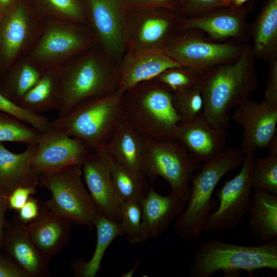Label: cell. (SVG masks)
<instances>
[{
    "instance_id": "obj_21",
    "label": "cell",
    "mask_w": 277,
    "mask_h": 277,
    "mask_svg": "<svg viewBox=\"0 0 277 277\" xmlns=\"http://www.w3.org/2000/svg\"><path fill=\"white\" fill-rule=\"evenodd\" d=\"M25 224L18 217L7 221L4 229L3 250L27 274L43 277L48 274L49 260L38 251L30 237Z\"/></svg>"
},
{
    "instance_id": "obj_19",
    "label": "cell",
    "mask_w": 277,
    "mask_h": 277,
    "mask_svg": "<svg viewBox=\"0 0 277 277\" xmlns=\"http://www.w3.org/2000/svg\"><path fill=\"white\" fill-rule=\"evenodd\" d=\"M226 130L217 128L200 114L188 122H180L174 132V140L181 143L197 163L206 162L226 149Z\"/></svg>"
},
{
    "instance_id": "obj_36",
    "label": "cell",
    "mask_w": 277,
    "mask_h": 277,
    "mask_svg": "<svg viewBox=\"0 0 277 277\" xmlns=\"http://www.w3.org/2000/svg\"><path fill=\"white\" fill-rule=\"evenodd\" d=\"M202 78L199 71L180 66L166 69L154 79L174 92L199 86Z\"/></svg>"
},
{
    "instance_id": "obj_4",
    "label": "cell",
    "mask_w": 277,
    "mask_h": 277,
    "mask_svg": "<svg viewBox=\"0 0 277 277\" xmlns=\"http://www.w3.org/2000/svg\"><path fill=\"white\" fill-rule=\"evenodd\" d=\"M263 268L277 270V239L270 243L247 246L212 239L201 242L192 256L189 275L211 277L218 271L225 276H238L241 271L251 276Z\"/></svg>"
},
{
    "instance_id": "obj_8",
    "label": "cell",
    "mask_w": 277,
    "mask_h": 277,
    "mask_svg": "<svg viewBox=\"0 0 277 277\" xmlns=\"http://www.w3.org/2000/svg\"><path fill=\"white\" fill-rule=\"evenodd\" d=\"M201 167L179 142L157 141L145 136L144 176L148 180L162 177L170 185L171 192L186 202L190 194L189 184L194 172Z\"/></svg>"
},
{
    "instance_id": "obj_37",
    "label": "cell",
    "mask_w": 277,
    "mask_h": 277,
    "mask_svg": "<svg viewBox=\"0 0 277 277\" xmlns=\"http://www.w3.org/2000/svg\"><path fill=\"white\" fill-rule=\"evenodd\" d=\"M172 102L181 122L190 121L196 117L204 106L199 86L173 92Z\"/></svg>"
},
{
    "instance_id": "obj_7",
    "label": "cell",
    "mask_w": 277,
    "mask_h": 277,
    "mask_svg": "<svg viewBox=\"0 0 277 277\" xmlns=\"http://www.w3.org/2000/svg\"><path fill=\"white\" fill-rule=\"evenodd\" d=\"M96 44L89 25L44 19L36 39L25 56L44 70L61 66Z\"/></svg>"
},
{
    "instance_id": "obj_9",
    "label": "cell",
    "mask_w": 277,
    "mask_h": 277,
    "mask_svg": "<svg viewBox=\"0 0 277 277\" xmlns=\"http://www.w3.org/2000/svg\"><path fill=\"white\" fill-rule=\"evenodd\" d=\"M82 175L81 166H72L60 172L41 175L39 184L50 192L51 197L44 203L49 209L73 224L91 230L98 211L84 186Z\"/></svg>"
},
{
    "instance_id": "obj_20",
    "label": "cell",
    "mask_w": 277,
    "mask_h": 277,
    "mask_svg": "<svg viewBox=\"0 0 277 277\" xmlns=\"http://www.w3.org/2000/svg\"><path fill=\"white\" fill-rule=\"evenodd\" d=\"M118 67V89L125 92L136 85L154 79L166 69L181 66L163 49L126 51Z\"/></svg>"
},
{
    "instance_id": "obj_27",
    "label": "cell",
    "mask_w": 277,
    "mask_h": 277,
    "mask_svg": "<svg viewBox=\"0 0 277 277\" xmlns=\"http://www.w3.org/2000/svg\"><path fill=\"white\" fill-rule=\"evenodd\" d=\"M61 66L43 70L38 81L17 105L38 114L50 110H57L61 98Z\"/></svg>"
},
{
    "instance_id": "obj_46",
    "label": "cell",
    "mask_w": 277,
    "mask_h": 277,
    "mask_svg": "<svg viewBox=\"0 0 277 277\" xmlns=\"http://www.w3.org/2000/svg\"><path fill=\"white\" fill-rule=\"evenodd\" d=\"M16 2V0H0V14L8 11Z\"/></svg>"
},
{
    "instance_id": "obj_38",
    "label": "cell",
    "mask_w": 277,
    "mask_h": 277,
    "mask_svg": "<svg viewBox=\"0 0 277 277\" xmlns=\"http://www.w3.org/2000/svg\"><path fill=\"white\" fill-rule=\"evenodd\" d=\"M0 110L8 113L40 132L51 126V121L42 114L31 112L11 102L0 93Z\"/></svg>"
},
{
    "instance_id": "obj_16",
    "label": "cell",
    "mask_w": 277,
    "mask_h": 277,
    "mask_svg": "<svg viewBox=\"0 0 277 277\" xmlns=\"http://www.w3.org/2000/svg\"><path fill=\"white\" fill-rule=\"evenodd\" d=\"M110 159L104 148L92 152L82 166V172L98 213L120 223L122 202L113 183Z\"/></svg>"
},
{
    "instance_id": "obj_45",
    "label": "cell",
    "mask_w": 277,
    "mask_h": 277,
    "mask_svg": "<svg viewBox=\"0 0 277 277\" xmlns=\"http://www.w3.org/2000/svg\"><path fill=\"white\" fill-rule=\"evenodd\" d=\"M7 196L0 188V251L3 250V235L6 224V213L8 209Z\"/></svg>"
},
{
    "instance_id": "obj_24",
    "label": "cell",
    "mask_w": 277,
    "mask_h": 277,
    "mask_svg": "<svg viewBox=\"0 0 277 277\" xmlns=\"http://www.w3.org/2000/svg\"><path fill=\"white\" fill-rule=\"evenodd\" d=\"M144 147L145 136L127 119L117 127L103 148L117 163L144 177Z\"/></svg>"
},
{
    "instance_id": "obj_44",
    "label": "cell",
    "mask_w": 277,
    "mask_h": 277,
    "mask_svg": "<svg viewBox=\"0 0 277 277\" xmlns=\"http://www.w3.org/2000/svg\"><path fill=\"white\" fill-rule=\"evenodd\" d=\"M40 203L36 199L31 196L25 205L17 211V217L25 224L33 221L38 216L40 210Z\"/></svg>"
},
{
    "instance_id": "obj_15",
    "label": "cell",
    "mask_w": 277,
    "mask_h": 277,
    "mask_svg": "<svg viewBox=\"0 0 277 277\" xmlns=\"http://www.w3.org/2000/svg\"><path fill=\"white\" fill-rule=\"evenodd\" d=\"M231 118L244 129L241 149L245 154L268 148L276 136L277 107L248 99L234 108Z\"/></svg>"
},
{
    "instance_id": "obj_3",
    "label": "cell",
    "mask_w": 277,
    "mask_h": 277,
    "mask_svg": "<svg viewBox=\"0 0 277 277\" xmlns=\"http://www.w3.org/2000/svg\"><path fill=\"white\" fill-rule=\"evenodd\" d=\"M245 155L241 148H231L201 165L191 180L186 206L175 220L174 229L178 236L186 241L200 240L208 216L217 206L212 198L216 185L226 174L243 164Z\"/></svg>"
},
{
    "instance_id": "obj_13",
    "label": "cell",
    "mask_w": 277,
    "mask_h": 277,
    "mask_svg": "<svg viewBox=\"0 0 277 277\" xmlns=\"http://www.w3.org/2000/svg\"><path fill=\"white\" fill-rule=\"evenodd\" d=\"M88 25L97 45L113 62L127 50L128 6L124 0H87Z\"/></svg>"
},
{
    "instance_id": "obj_11",
    "label": "cell",
    "mask_w": 277,
    "mask_h": 277,
    "mask_svg": "<svg viewBox=\"0 0 277 277\" xmlns=\"http://www.w3.org/2000/svg\"><path fill=\"white\" fill-rule=\"evenodd\" d=\"M255 157L254 153L246 154L239 173L216 191L219 204L208 216L203 232L223 233L243 222L253 189L251 175Z\"/></svg>"
},
{
    "instance_id": "obj_17",
    "label": "cell",
    "mask_w": 277,
    "mask_h": 277,
    "mask_svg": "<svg viewBox=\"0 0 277 277\" xmlns=\"http://www.w3.org/2000/svg\"><path fill=\"white\" fill-rule=\"evenodd\" d=\"M238 8L228 11L214 10L195 17H180L175 32L197 30L207 35V38L214 42L234 39L247 44L250 40V24L246 21V13Z\"/></svg>"
},
{
    "instance_id": "obj_33",
    "label": "cell",
    "mask_w": 277,
    "mask_h": 277,
    "mask_svg": "<svg viewBox=\"0 0 277 277\" xmlns=\"http://www.w3.org/2000/svg\"><path fill=\"white\" fill-rule=\"evenodd\" d=\"M41 132L13 115L0 110V143L7 142L27 146L35 145Z\"/></svg>"
},
{
    "instance_id": "obj_1",
    "label": "cell",
    "mask_w": 277,
    "mask_h": 277,
    "mask_svg": "<svg viewBox=\"0 0 277 277\" xmlns=\"http://www.w3.org/2000/svg\"><path fill=\"white\" fill-rule=\"evenodd\" d=\"M255 58L251 45L245 44L235 61L202 73L199 87L204 106L200 115L213 126L226 130L230 124L229 111L247 101L256 89Z\"/></svg>"
},
{
    "instance_id": "obj_26",
    "label": "cell",
    "mask_w": 277,
    "mask_h": 277,
    "mask_svg": "<svg viewBox=\"0 0 277 277\" xmlns=\"http://www.w3.org/2000/svg\"><path fill=\"white\" fill-rule=\"evenodd\" d=\"M247 213L250 230L257 245L277 239V195L253 189Z\"/></svg>"
},
{
    "instance_id": "obj_18",
    "label": "cell",
    "mask_w": 277,
    "mask_h": 277,
    "mask_svg": "<svg viewBox=\"0 0 277 277\" xmlns=\"http://www.w3.org/2000/svg\"><path fill=\"white\" fill-rule=\"evenodd\" d=\"M179 18L173 13L153 11L129 15L127 50L163 49L175 32Z\"/></svg>"
},
{
    "instance_id": "obj_25",
    "label": "cell",
    "mask_w": 277,
    "mask_h": 277,
    "mask_svg": "<svg viewBox=\"0 0 277 277\" xmlns=\"http://www.w3.org/2000/svg\"><path fill=\"white\" fill-rule=\"evenodd\" d=\"M36 146H28L23 152L16 153L0 143V188L7 197L18 187L39 185L41 175L30 164Z\"/></svg>"
},
{
    "instance_id": "obj_2",
    "label": "cell",
    "mask_w": 277,
    "mask_h": 277,
    "mask_svg": "<svg viewBox=\"0 0 277 277\" xmlns=\"http://www.w3.org/2000/svg\"><path fill=\"white\" fill-rule=\"evenodd\" d=\"M113 63L96 44L62 65L57 117L88 100L118 89V67Z\"/></svg>"
},
{
    "instance_id": "obj_23",
    "label": "cell",
    "mask_w": 277,
    "mask_h": 277,
    "mask_svg": "<svg viewBox=\"0 0 277 277\" xmlns=\"http://www.w3.org/2000/svg\"><path fill=\"white\" fill-rule=\"evenodd\" d=\"M187 202L170 193L162 195L152 187L141 203L142 225L148 239L162 235L184 210Z\"/></svg>"
},
{
    "instance_id": "obj_6",
    "label": "cell",
    "mask_w": 277,
    "mask_h": 277,
    "mask_svg": "<svg viewBox=\"0 0 277 277\" xmlns=\"http://www.w3.org/2000/svg\"><path fill=\"white\" fill-rule=\"evenodd\" d=\"M172 92L155 79L124 92L128 121L143 135L157 141L174 140L181 122L173 106Z\"/></svg>"
},
{
    "instance_id": "obj_43",
    "label": "cell",
    "mask_w": 277,
    "mask_h": 277,
    "mask_svg": "<svg viewBox=\"0 0 277 277\" xmlns=\"http://www.w3.org/2000/svg\"><path fill=\"white\" fill-rule=\"evenodd\" d=\"M0 277H28L7 254H0Z\"/></svg>"
},
{
    "instance_id": "obj_35",
    "label": "cell",
    "mask_w": 277,
    "mask_h": 277,
    "mask_svg": "<svg viewBox=\"0 0 277 277\" xmlns=\"http://www.w3.org/2000/svg\"><path fill=\"white\" fill-rule=\"evenodd\" d=\"M120 224L130 244L141 243L149 239L142 225L140 203L135 201L122 203Z\"/></svg>"
},
{
    "instance_id": "obj_48",
    "label": "cell",
    "mask_w": 277,
    "mask_h": 277,
    "mask_svg": "<svg viewBox=\"0 0 277 277\" xmlns=\"http://www.w3.org/2000/svg\"><path fill=\"white\" fill-rule=\"evenodd\" d=\"M138 264V262L137 261V262H136L135 266H133V267L132 268L131 270H129L127 273H125L123 274L122 275H121V276H124V277L132 276L137 268Z\"/></svg>"
},
{
    "instance_id": "obj_28",
    "label": "cell",
    "mask_w": 277,
    "mask_h": 277,
    "mask_svg": "<svg viewBox=\"0 0 277 277\" xmlns=\"http://www.w3.org/2000/svg\"><path fill=\"white\" fill-rule=\"evenodd\" d=\"M249 34L255 57L270 62L277 59V0H269L251 24Z\"/></svg>"
},
{
    "instance_id": "obj_12",
    "label": "cell",
    "mask_w": 277,
    "mask_h": 277,
    "mask_svg": "<svg viewBox=\"0 0 277 277\" xmlns=\"http://www.w3.org/2000/svg\"><path fill=\"white\" fill-rule=\"evenodd\" d=\"M42 22L21 0L0 14V76L16 60L28 53L36 39Z\"/></svg>"
},
{
    "instance_id": "obj_5",
    "label": "cell",
    "mask_w": 277,
    "mask_h": 277,
    "mask_svg": "<svg viewBox=\"0 0 277 277\" xmlns=\"http://www.w3.org/2000/svg\"><path fill=\"white\" fill-rule=\"evenodd\" d=\"M124 92H113L88 100L51 124L82 140L91 152L103 148L117 127L127 120Z\"/></svg>"
},
{
    "instance_id": "obj_22",
    "label": "cell",
    "mask_w": 277,
    "mask_h": 277,
    "mask_svg": "<svg viewBox=\"0 0 277 277\" xmlns=\"http://www.w3.org/2000/svg\"><path fill=\"white\" fill-rule=\"evenodd\" d=\"M73 223L40 203L37 217L26 225L27 231L40 253L50 260L68 242Z\"/></svg>"
},
{
    "instance_id": "obj_40",
    "label": "cell",
    "mask_w": 277,
    "mask_h": 277,
    "mask_svg": "<svg viewBox=\"0 0 277 277\" xmlns=\"http://www.w3.org/2000/svg\"><path fill=\"white\" fill-rule=\"evenodd\" d=\"M36 192V187L20 186L16 188L7 197L8 208L18 211Z\"/></svg>"
},
{
    "instance_id": "obj_47",
    "label": "cell",
    "mask_w": 277,
    "mask_h": 277,
    "mask_svg": "<svg viewBox=\"0 0 277 277\" xmlns=\"http://www.w3.org/2000/svg\"><path fill=\"white\" fill-rule=\"evenodd\" d=\"M247 1L248 0H232L231 5H233L232 8H238Z\"/></svg>"
},
{
    "instance_id": "obj_10",
    "label": "cell",
    "mask_w": 277,
    "mask_h": 277,
    "mask_svg": "<svg viewBox=\"0 0 277 277\" xmlns=\"http://www.w3.org/2000/svg\"><path fill=\"white\" fill-rule=\"evenodd\" d=\"M204 35L193 29L175 32L163 50L180 66L193 68L202 73L233 62L242 52L245 44L239 41L214 42Z\"/></svg>"
},
{
    "instance_id": "obj_14",
    "label": "cell",
    "mask_w": 277,
    "mask_h": 277,
    "mask_svg": "<svg viewBox=\"0 0 277 277\" xmlns=\"http://www.w3.org/2000/svg\"><path fill=\"white\" fill-rule=\"evenodd\" d=\"M91 152L82 140L51 124L41 132L30 164L40 175L56 173L72 166H82Z\"/></svg>"
},
{
    "instance_id": "obj_42",
    "label": "cell",
    "mask_w": 277,
    "mask_h": 277,
    "mask_svg": "<svg viewBox=\"0 0 277 277\" xmlns=\"http://www.w3.org/2000/svg\"><path fill=\"white\" fill-rule=\"evenodd\" d=\"M128 7L134 9L150 10L159 8H175L174 0H124Z\"/></svg>"
},
{
    "instance_id": "obj_30",
    "label": "cell",
    "mask_w": 277,
    "mask_h": 277,
    "mask_svg": "<svg viewBox=\"0 0 277 277\" xmlns=\"http://www.w3.org/2000/svg\"><path fill=\"white\" fill-rule=\"evenodd\" d=\"M43 71L25 56L19 58L0 76V93L17 105L37 83Z\"/></svg>"
},
{
    "instance_id": "obj_39",
    "label": "cell",
    "mask_w": 277,
    "mask_h": 277,
    "mask_svg": "<svg viewBox=\"0 0 277 277\" xmlns=\"http://www.w3.org/2000/svg\"><path fill=\"white\" fill-rule=\"evenodd\" d=\"M268 63L265 101L274 107H277V59Z\"/></svg>"
},
{
    "instance_id": "obj_32",
    "label": "cell",
    "mask_w": 277,
    "mask_h": 277,
    "mask_svg": "<svg viewBox=\"0 0 277 277\" xmlns=\"http://www.w3.org/2000/svg\"><path fill=\"white\" fill-rule=\"evenodd\" d=\"M41 18H56L88 25V9L82 0H36Z\"/></svg>"
},
{
    "instance_id": "obj_49",
    "label": "cell",
    "mask_w": 277,
    "mask_h": 277,
    "mask_svg": "<svg viewBox=\"0 0 277 277\" xmlns=\"http://www.w3.org/2000/svg\"><path fill=\"white\" fill-rule=\"evenodd\" d=\"M232 2V0H222V4L224 7L230 6Z\"/></svg>"
},
{
    "instance_id": "obj_34",
    "label": "cell",
    "mask_w": 277,
    "mask_h": 277,
    "mask_svg": "<svg viewBox=\"0 0 277 277\" xmlns=\"http://www.w3.org/2000/svg\"><path fill=\"white\" fill-rule=\"evenodd\" d=\"M268 149L269 153L267 156L254 159L252 187L277 195V146L273 145Z\"/></svg>"
},
{
    "instance_id": "obj_41",
    "label": "cell",
    "mask_w": 277,
    "mask_h": 277,
    "mask_svg": "<svg viewBox=\"0 0 277 277\" xmlns=\"http://www.w3.org/2000/svg\"><path fill=\"white\" fill-rule=\"evenodd\" d=\"M186 14L183 17H195L216 10L224 7L222 0H188Z\"/></svg>"
},
{
    "instance_id": "obj_29",
    "label": "cell",
    "mask_w": 277,
    "mask_h": 277,
    "mask_svg": "<svg viewBox=\"0 0 277 277\" xmlns=\"http://www.w3.org/2000/svg\"><path fill=\"white\" fill-rule=\"evenodd\" d=\"M96 231V242L92 255L88 261L76 259L71 263L77 277H94L101 268L104 256L116 238L124 235L120 223L98 213L93 224Z\"/></svg>"
},
{
    "instance_id": "obj_31",
    "label": "cell",
    "mask_w": 277,
    "mask_h": 277,
    "mask_svg": "<svg viewBox=\"0 0 277 277\" xmlns=\"http://www.w3.org/2000/svg\"><path fill=\"white\" fill-rule=\"evenodd\" d=\"M110 166L114 187L121 201L141 203L150 187L148 180L132 172L111 157Z\"/></svg>"
}]
</instances>
